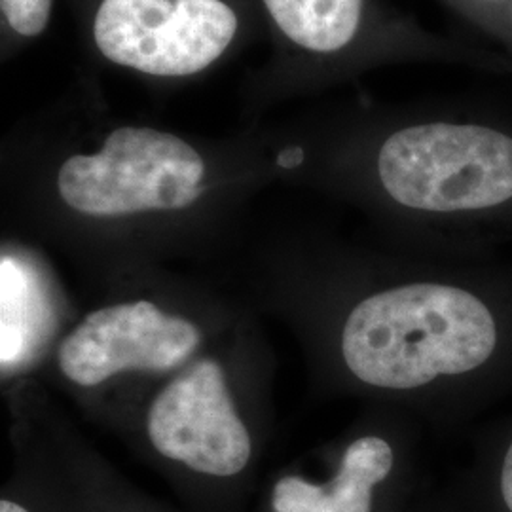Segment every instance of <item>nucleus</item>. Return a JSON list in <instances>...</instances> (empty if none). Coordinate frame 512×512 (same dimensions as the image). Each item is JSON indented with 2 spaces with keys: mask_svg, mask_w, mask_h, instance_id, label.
<instances>
[{
  "mask_svg": "<svg viewBox=\"0 0 512 512\" xmlns=\"http://www.w3.org/2000/svg\"><path fill=\"white\" fill-rule=\"evenodd\" d=\"M497 344L490 310L471 293L414 283L372 294L349 313L342 355L368 385L414 389L484 365Z\"/></svg>",
  "mask_w": 512,
  "mask_h": 512,
  "instance_id": "1",
  "label": "nucleus"
},
{
  "mask_svg": "<svg viewBox=\"0 0 512 512\" xmlns=\"http://www.w3.org/2000/svg\"><path fill=\"white\" fill-rule=\"evenodd\" d=\"M378 177L391 200L425 213L512 202V135L480 122H425L389 135Z\"/></svg>",
  "mask_w": 512,
  "mask_h": 512,
  "instance_id": "2",
  "label": "nucleus"
},
{
  "mask_svg": "<svg viewBox=\"0 0 512 512\" xmlns=\"http://www.w3.org/2000/svg\"><path fill=\"white\" fill-rule=\"evenodd\" d=\"M205 162L181 137L150 128H120L95 154H76L57 173V192L88 217L177 211L202 194Z\"/></svg>",
  "mask_w": 512,
  "mask_h": 512,
  "instance_id": "3",
  "label": "nucleus"
},
{
  "mask_svg": "<svg viewBox=\"0 0 512 512\" xmlns=\"http://www.w3.org/2000/svg\"><path fill=\"white\" fill-rule=\"evenodd\" d=\"M236 31V12L222 0H103L93 21L101 54L152 76L200 73Z\"/></svg>",
  "mask_w": 512,
  "mask_h": 512,
  "instance_id": "4",
  "label": "nucleus"
},
{
  "mask_svg": "<svg viewBox=\"0 0 512 512\" xmlns=\"http://www.w3.org/2000/svg\"><path fill=\"white\" fill-rule=\"evenodd\" d=\"M147 435L160 456L215 480L241 475L253 454L224 372L211 359L165 385L148 410Z\"/></svg>",
  "mask_w": 512,
  "mask_h": 512,
  "instance_id": "5",
  "label": "nucleus"
},
{
  "mask_svg": "<svg viewBox=\"0 0 512 512\" xmlns=\"http://www.w3.org/2000/svg\"><path fill=\"white\" fill-rule=\"evenodd\" d=\"M200 329L139 300L95 310L63 340L57 361L73 384L93 387L116 374L165 372L200 346Z\"/></svg>",
  "mask_w": 512,
  "mask_h": 512,
  "instance_id": "6",
  "label": "nucleus"
},
{
  "mask_svg": "<svg viewBox=\"0 0 512 512\" xmlns=\"http://www.w3.org/2000/svg\"><path fill=\"white\" fill-rule=\"evenodd\" d=\"M395 452L382 437H361L346 448L325 482L283 475L275 482L272 512H376L378 490L393 475Z\"/></svg>",
  "mask_w": 512,
  "mask_h": 512,
  "instance_id": "7",
  "label": "nucleus"
},
{
  "mask_svg": "<svg viewBox=\"0 0 512 512\" xmlns=\"http://www.w3.org/2000/svg\"><path fill=\"white\" fill-rule=\"evenodd\" d=\"M275 25L296 46L336 54L359 35L365 0H264Z\"/></svg>",
  "mask_w": 512,
  "mask_h": 512,
  "instance_id": "8",
  "label": "nucleus"
},
{
  "mask_svg": "<svg viewBox=\"0 0 512 512\" xmlns=\"http://www.w3.org/2000/svg\"><path fill=\"white\" fill-rule=\"evenodd\" d=\"M2 365L14 363L23 351L29 325V285L14 258H2Z\"/></svg>",
  "mask_w": 512,
  "mask_h": 512,
  "instance_id": "9",
  "label": "nucleus"
},
{
  "mask_svg": "<svg viewBox=\"0 0 512 512\" xmlns=\"http://www.w3.org/2000/svg\"><path fill=\"white\" fill-rule=\"evenodd\" d=\"M54 0H0L8 25L21 37L40 35L52 14Z\"/></svg>",
  "mask_w": 512,
  "mask_h": 512,
  "instance_id": "10",
  "label": "nucleus"
},
{
  "mask_svg": "<svg viewBox=\"0 0 512 512\" xmlns=\"http://www.w3.org/2000/svg\"><path fill=\"white\" fill-rule=\"evenodd\" d=\"M497 494L503 509L512 512V442L501 461V469L497 475Z\"/></svg>",
  "mask_w": 512,
  "mask_h": 512,
  "instance_id": "11",
  "label": "nucleus"
},
{
  "mask_svg": "<svg viewBox=\"0 0 512 512\" xmlns=\"http://www.w3.org/2000/svg\"><path fill=\"white\" fill-rule=\"evenodd\" d=\"M467 4L480 12H495V10H511L512 0H467Z\"/></svg>",
  "mask_w": 512,
  "mask_h": 512,
  "instance_id": "12",
  "label": "nucleus"
},
{
  "mask_svg": "<svg viewBox=\"0 0 512 512\" xmlns=\"http://www.w3.org/2000/svg\"><path fill=\"white\" fill-rule=\"evenodd\" d=\"M302 160V152L300 150H287L285 154H281L279 158V164L285 165V167H293Z\"/></svg>",
  "mask_w": 512,
  "mask_h": 512,
  "instance_id": "13",
  "label": "nucleus"
},
{
  "mask_svg": "<svg viewBox=\"0 0 512 512\" xmlns=\"http://www.w3.org/2000/svg\"><path fill=\"white\" fill-rule=\"evenodd\" d=\"M511 18H512V8H511Z\"/></svg>",
  "mask_w": 512,
  "mask_h": 512,
  "instance_id": "14",
  "label": "nucleus"
}]
</instances>
